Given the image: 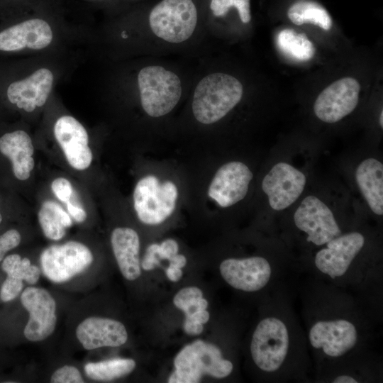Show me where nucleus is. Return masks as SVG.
<instances>
[{
    "mask_svg": "<svg viewBox=\"0 0 383 383\" xmlns=\"http://www.w3.org/2000/svg\"><path fill=\"white\" fill-rule=\"evenodd\" d=\"M296 329L289 311L274 301L271 311L254 329L250 344L252 360L272 380L293 375L304 343V337Z\"/></svg>",
    "mask_w": 383,
    "mask_h": 383,
    "instance_id": "f257e3e1",
    "label": "nucleus"
},
{
    "mask_svg": "<svg viewBox=\"0 0 383 383\" xmlns=\"http://www.w3.org/2000/svg\"><path fill=\"white\" fill-rule=\"evenodd\" d=\"M308 316L307 341L326 365H339L357 354L365 339L363 320L354 307L331 306L321 301Z\"/></svg>",
    "mask_w": 383,
    "mask_h": 383,
    "instance_id": "f03ea898",
    "label": "nucleus"
},
{
    "mask_svg": "<svg viewBox=\"0 0 383 383\" xmlns=\"http://www.w3.org/2000/svg\"><path fill=\"white\" fill-rule=\"evenodd\" d=\"M243 94V84L235 77L223 72L209 74L199 82L194 89L193 115L201 123H214L240 102Z\"/></svg>",
    "mask_w": 383,
    "mask_h": 383,
    "instance_id": "7ed1b4c3",
    "label": "nucleus"
},
{
    "mask_svg": "<svg viewBox=\"0 0 383 383\" xmlns=\"http://www.w3.org/2000/svg\"><path fill=\"white\" fill-rule=\"evenodd\" d=\"M174 365L169 383H196L204 374L223 379L233 370V362L223 358L217 346L199 340L183 348L175 357Z\"/></svg>",
    "mask_w": 383,
    "mask_h": 383,
    "instance_id": "20e7f679",
    "label": "nucleus"
},
{
    "mask_svg": "<svg viewBox=\"0 0 383 383\" xmlns=\"http://www.w3.org/2000/svg\"><path fill=\"white\" fill-rule=\"evenodd\" d=\"M141 106L150 117L169 113L178 104L182 84L178 75L160 65L142 68L138 74Z\"/></svg>",
    "mask_w": 383,
    "mask_h": 383,
    "instance_id": "39448f33",
    "label": "nucleus"
},
{
    "mask_svg": "<svg viewBox=\"0 0 383 383\" xmlns=\"http://www.w3.org/2000/svg\"><path fill=\"white\" fill-rule=\"evenodd\" d=\"M365 243V236L357 231L342 233L332 239L316 253V272L333 284H346L354 278V262Z\"/></svg>",
    "mask_w": 383,
    "mask_h": 383,
    "instance_id": "423d86ee",
    "label": "nucleus"
},
{
    "mask_svg": "<svg viewBox=\"0 0 383 383\" xmlns=\"http://www.w3.org/2000/svg\"><path fill=\"white\" fill-rule=\"evenodd\" d=\"M178 197L176 184L171 181L161 182L154 175H147L136 184L133 205L139 220L148 225L165 221L173 213Z\"/></svg>",
    "mask_w": 383,
    "mask_h": 383,
    "instance_id": "0eeeda50",
    "label": "nucleus"
},
{
    "mask_svg": "<svg viewBox=\"0 0 383 383\" xmlns=\"http://www.w3.org/2000/svg\"><path fill=\"white\" fill-rule=\"evenodd\" d=\"M197 23V11L192 0H162L151 11L149 24L160 39L172 43L187 40Z\"/></svg>",
    "mask_w": 383,
    "mask_h": 383,
    "instance_id": "6e6552de",
    "label": "nucleus"
},
{
    "mask_svg": "<svg viewBox=\"0 0 383 383\" xmlns=\"http://www.w3.org/2000/svg\"><path fill=\"white\" fill-rule=\"evenodd\" d=\"M219 270L227 284L245 292H257L272 286L278 275L272 263L260 255L227 258L220 264Z\"/></svg>",
    "mask_w": 383,
    "mask_h": 383,
    "instance_id": "1a4fd4ad",
    "label": "nucleus"
},
{
    "mask_svg": "<svg viewBox=\"0 0 383 383\" xmlns=\"http://www.w3.org/2000/svg\"><path fill=\"white\" fill-rule=\"evenodd\" d=\"M43 273L50 281L62 283L85 270L92 262L90 250L77 241L53 245L40 255Z\"/></svg>",
    "mask_w": 383,
    "mask_h": 383,
    "instance_id": "9d476101",
    "label": "nucleus"
},
{
    "mask_svg": "<svg viewBox=\"0 0 383 383\" xmlns=\"http://www.w3.org/2000/svg\"><path fill=\"white\" fill-rule=\"evenodd\" d=\"M294 222L306 234V241L316 246H323L342 234L331 210L315 196L303 199L294 214Z\"/></svg>",
    "mask_w": 383,
    "mask_h": 383,
    "instance_id": "9b49d317",
    "label": "nucleus"
},
{
    "mask_svg": "<svg viewBox=\"0 0 383 383\" xmlns=\"http://www.w3.org/2000/svg\"><path fill=\"white\" fill-rule=\"evenodd\" d=\"M360 86L353 77H343L325 88L316 98L313 111L321 121L335 123L356 108Z\"/></svg>",
    "mask_w": 383,
    "mask_h": 383,
    "instance_id": "f8f14e48",
    "label": "nucleus"
},
{
    "mask_svg": "<svg viewBox=\"0 0 383 383\" xmlns=\"http://www.w3.org/2000/svg\"><path fill=\"white\" fill-rule=\"evenodd\" d=\"M306 179L303 172L286 162L274 165L265 176L262 189L275 211L287 209L301 194Z\"/></svg>",
    "mask_w": 383,
    "mask_h": 383,
    "instance_id": "ddd939ff",
    "label": "nucleus"
},
{
    "mask_svg": "<svg viewBox=\"0 0 383 383\" xmlns=\"http://www.w3.org/2000/svg\"><path fill=\"white\" fill-rule=\"evenodd\" d=\"M21 301L30 315L23 331L25 337L30 341H40L50 336L57 322L56 304L50 294L44 289L30 287L22 292Z\"/></svg>",
    "mask_w": 383,
    "mask_h": 383,
    "instance_id": "4468645a",
    "label": "nucleus"
},
{
    "mask_svg": "<svg viewBox=\"0 0 383 383\" xmlns=\"http://www.w3.org/2000/svg\"><path fill=\"white\" fill-rule=\"evenodd\" d=\"M252 177V172L245 164L229 162L216 171L208 194L220 206H231L245 198Z\"/></svg>",
    "mask_w": 383,
    "mask_h": 383,
    "instance_id": "2eb2a0df",
    "label": "nucleus"
},
{
    "mask_svg": "<svg viewBox=\"0 0 383 383\" xmlns=\"http://www.w3.org/2000/svg\"><path fill=\"white\" fill-rule=\"evenodd\" d=\"M55 137L68 163L74 169L84 170L92 161L89 136L85 128L74 117H60L54 126Z\"/></svg>",
    "mask_w": 383,
    "mask_h": 383,
    "instance_id": "dca6fc26",
    "label": "nucleus"
},
{
    "mask_svg": "<svg viewBox=\"0 0 383 383\" xmlns=\"http://www.w3.org/2000/svg\"><path fill=\"white\" fill-rule=\"evenodd\" d=\"M52 37L51 27L45 21L29 19L0 32V50H40L50 44Z\"/></svg>",
    "mask_w": 383,
    "mask_h": 383,
    "instance_id": "f3484780",
    "label": "nucleus"
},
{
    "mask_svg": "<svg viewBox=\"0 0 383 383\" xmlns=\"http://www.w3.org/2000/svg\"><path fill=\"white\" fill-rule=\"evenodd\" d=\"M53 74L47 68H40L29 77L11 83L7 89L9 101L27 112L43 106L50 95Z\"/></svg>",
    "mask_w": 383,
    "mask_h": 383,
    "instance_id": "a211bd4d",
    "label": "nucleus"
},
{
    "mask_svg": "<svg viewBox=\"0 0 383 383\" xmlns=\"http://www.w3.org/2000/svg\"><path fill=\"white\" fill-rule=\"evenodd\" d=\"M76 335L83 348L94 350L102 347H118L126 343L128 333L124 325L116 320L89 317L79 324Z\"/></svg>",
    "mask_w": 383,
    "mask_h": 383,
    "instance_id": "6ab92c4d",
    "label": "nucleus"
},
{
    "mask_svg": "<svg viewBox=\"0 0 383 383\" xmlns=\"http://www.w3.org/2000/svg\"><path fill=\"white\" fill-rule=\"evenodd\" d=\"M111 243L123 276L130 281L138 278L141 271L140 240L136 231L131 228H116L111 233Z\"/></svg>",
    "mask_w": 383,
    "mask_h": 383,
    "instance_id": "aec40b11",
    "label": "nucleus"
},
{
    "mask_svg": "<svg viewBox=\"0 0 383 383\" xmlns=\"http://www.w3.org/2000/svg\"><path fill=\"white\" fill-rule=\"evenodd\" d=\"M0 152L11 160L13 174L18 179L29 178L35 165L33 157L34 148L26 132L18 130L2 135L0 138Z\"/></svg>",
    "mask_w": 383,
    "mask_h": 383,
    "instance_id": "412c9836",
    "label": "nucleus"
},
{
    "mask_svg": "<svg viewBox=\"0 0 383 383\" xmlns=\"http://www.w3.org/2000/svg\"><path fill=\"white\" fill-rule=\"evenodd\" d=\"M355 179L358 187L371 210L377 215L383 214V165L370 157L357 167Z\"/></svg>",
    "mask_w": 383,
    "mask_h": 383,
    "instance_id": "4be33fe9",
    "label": "nucleus"
},
{
    "mask_svg": "<svg viewBox=\"0 0 383 383\" xmlns=\"http://www.w3.org/2000/svg\"><path fill=\"white\" fill-rule=\"evenodd\" d=\"M38 217L44 235L54 240L61 239L65 234V229L72 225L69 214L51 200H46L42 204Z\"/></svg>",
    "mask_w": 383,
    "mask_h": 383,
    "instance_id": "5701e85b",
    "label": "nucleus"
},
{
    "mask_svg": "<svg viewBox=\"0 0 383 383\" xmlns=\"http://www.w3.org/2000/svg\"><path fill=\"white\" fill-rule=\"evenodd\" d=\"M287 16L291 22L297 26L311 23L328 30L333 21L327 10L316 2L300 0L290 6Z\"/></svg>",
    "mask_w": 383,
    "mask_h": 383,
    "instance_id": "b1692460",
    "label": "nucleus"
},
{
    "mask_svg": "<svg viewBox=\"0 0 383 383\" xmlns=\"http://www.w3.org/2000/svg\"><path fill=\"white\" fill-rule=\"evenodd\" d=\"M278 48L284 54L299 61H307L315 55L313 43L304 33L291 28L279 31L277 36Z\"/></svg>",
    "mask_w": 383,
    "mask_h": 383,
    "instance_id": "393cba45",
    "label": "nucleus"
},
{
    "mask_svg": "<svg viewBox=\"0 0 383 383\" xmlns=\"http://www.w3.org/2000/svg\"><path fill=\"white\" fill-rule=\"evenodd\" d=\"M135 367L132 359L115 358L96 362H89L84 366V372L94 380L109 381L130 374Z\"/></svg>",
    "mask_w": 383,
    "mask_h": 383,
    "instance_id": "a878e982",
    "label": "nucleus"
},
{
    "mask_svg": "<svg viewBox=\"0 0 383 383\" xmlns=\"http://www.w3.org/2000/svg\"><path fill=\"white\" fill-rule=\"evenodd\" d=\"M2 270L8 276L25 280L28 284H35L40 277V269L31 265L29 259L21 258L19 255L13 254L4 258Z\"/></svg>",
    "mask_w": 383,
    "mask_h": 383,
    "instance_id": "bb28decb",
    "label": "nucleus"
},
{
    "mask_svg": "<svg viewBox=\"0 0 383 383\" xmlns=\"http://www.w3.org/2000/svg\"><path fill=\"white\" fill-rule=\"evenodd\" d=\"M174 306L184 311L186 316L206 310L208 301L203 297L202 291L196 287H188L179 290L173 299Z\"/></svg>",
    "mask_w": 383,
    "mask_h": 383,
    "instance_id": "cd10ccee",
    "label": "nucleus"
},
{
    "mask_svg": "<svg viewBox=\"0 0 383 383\" xmlns=\"http://www.w3.org/2000/svg\"><path fill=\"white\" fill-rule=\"evenodd\" d=\"M232 7L238 11L243 23L250 21V0H211L210 9L216 17L225 16Z\"/></svg>",
    "mask_w": 383,
    "mask_h": 383,
    "instance_id": "c85d7f7f",
    "label": "nucleus"
},
{
    "mask_svg": "<svg viewBox=\"0 0 383 383\" xmlns=\"http://www.w3.org/2000/svg\"><path fill=\"white\" fill-rule=\"evenodd\" d=\"M50 382L54 383H82L84 382V380L77 368L65 365L53 373Z\"/></svg>",
    "mask_w": 383,
    "mask_h": 383,
    "instance_id": "c756f323",
    "label": "nucleus"
},
{
    "mask_svg": "<svg viewBox=\"0 0 383 383\" xmlns=\"http://www.w3.org/2000/svg\"><path fill=\"white\" fill-rule=\"evenodd\" d=\"M23 287L22 279L7 275L1 287V299L4 302L14 299L19 295Z\"/></svg>",
    "mask_w": 383,
    "mask_h": 383,
    "instance_id": "7c9ffc66",
    "label": "nucleus"
},
{
    "mask_svg": "<svg viewBox=\"0 0 383 383\" xmlns=\"http://www.w3.org/2000/svg\"><path fill=\"white\" fill-rule=\"evenodd\" d=\"M21 242V235L15 229L5 232L0 237V262L4 259L5 254L17 247Z\"/></svg>",
    "mask_w": 383,
    "mask_h": 383,
    "instance_id": "2f4dec72",
    "label": "nucleus"
},
{
    "mask_svg": "<svg viewBox=\"0 0 383 383\" xmlns=\"http://www.w3.org/2000/svg\"><path fill=\"white\" fill-rule=\"evenodd\" d=\"M51 188L55 195L62 201L67 202L72 197L73 188L69 180L65 178L59 177L54 179Z\"/></svg>",
    "mask_w": 383,
    "mask_h": 383,
    "instance_id": "473e14b6",
    "label": "nucleus"
},
{
    "mask_svg": "<svg viewBox=\"0 0 383 383\" xmlns=\"http://www.w3.org/2000/svg\"><path fill=\"white\" fill-rule=\"evenodd\" d=\"M158 247L159 245L156 243L151 244L148 247L141 262V267L143 270H152L160 265V259L157 256Z\"/></svg>",
    "mask_w": 383,
    "mask_h": 383,
    "instance_id": "72a5a7b5",
    "label": "nucleus"
},
{
    "mask_svg": "<svg viewBox=\"0 0 383 383\" xmlns=\"http://www.w3.org/2000/svg\"><path fill=\"white\" fill-rule=\"evenodd\" d=\"M179 245L176 240L169 238L159 245L157 256L160 260H170L178 253Z\"/></svg>",
    "mask_w": 383,
    "mask_h": 383,
    "instance_id": "f704fd0d",
    "label": "nucleus"
},
{
    "mask_svg": "<svg viewBox=\"0 0 383 383\" xmlns=\"http://www.w3.org/2000/svg\"><path fill=\"white\" fill-rule=\"evenodd\" d=\"M184 330L188 335H196L203 331V324L192 321L185 318L184 322Z\"/></svg>",
    "mask_w": 383,
    "mask_h": 383,
    "instance_id": "c9c22d12",
    "label": "nucleus"
},
{
    "mask_svg": "<svg viewBox=\"0 0 383 383\" xmlns=\"http://www.w3.org/2000/svg\"><path fill=\"white\" fill-rule=\"evenodd\" d=\"M67 211L70 215L78 223H82L87 218V213L83 209L78 206H76L71 204L70 201L67 202Z\"/></svg>",
    "mask_w": 383,
    "mask_h": 383,
    "instance_id": "e433bc0d",
    "label": "nucleus"
},
{
    "mask_svg": "<svg viewBox=\"0 0 383 383\" xmlns=\"http://www.w3.org/2000/svg\"><path fill=\"white\" fill-rule=\"evenodd\" d=\"M209 313L206 310L199 311L189 316H186L185 318H189L195 322L204 324L207 323L209 320Z\"/></svg>",
    "mask_w": 383,
    "mask_h": 383,
    "instance_id": "4c0bfd02",
    "label": "nucleus"
},
{
    "mask_svg": "<svg viewBox=\"0 0 383 383\" xmlns=\"http://www.w3.org/2000/svg\"><path fill=\"white\" fill-rule=\"evenodd\" d=\"M166 275L172 282H177L182 277V271L180 268L169 266L166 269Z\"/></svg>",
    "mask_w": 383,
    "mask_h": 383,
    "instance_id": "58836bf2",
    "label": "nucleus"
},
{
    "mask_svg": "<svg viewBox=\"0 0 383 383\" xmlns=\"http://www.w3.org/2000/svg\"><path fill=\"white\" fill-rule=\"evenodd\" d=\"M170 265L171 267L180 268L184 267L187 264V258L184 255L181 254H176L172 257L170 260Z\"/></svg>",
    "mask_w": 383,
    "mask_h": 383,
    "instance_id": "ea45409f",
    "label": "nucleus"
},
{
    "mask_svg": "<svg viewBox=\"0 0 383 383\" xmlns=\"http://www.w3.org/2000/svg\"><path fill=\"white\" fill-rule=\"evenodd\" d=\"M383 111H381V113H380V116H379V125L381 126V127L382 128L383 127Z\"/></svg>",
    "mask_w": 383,
    "mask_h": 383,
    "instance_id": "a19ab883",
    "label": "nucleus"
},
{
    "mask_svg": "<svg viewBox=\"0 0 383 383\" xmlns=\"http://www.w3.org/2000/svg\"><path fill=\"white\" fill-rule=\"evenodd\" d=\"M1 221H2V216H1V213H0V223L1 222Z\"/></svg>",
    "mask_w": 383,
    "mask_h": 383,
    "instance_id": "79ce46f5",
    "label": "nucleus"
}]
</instances>
